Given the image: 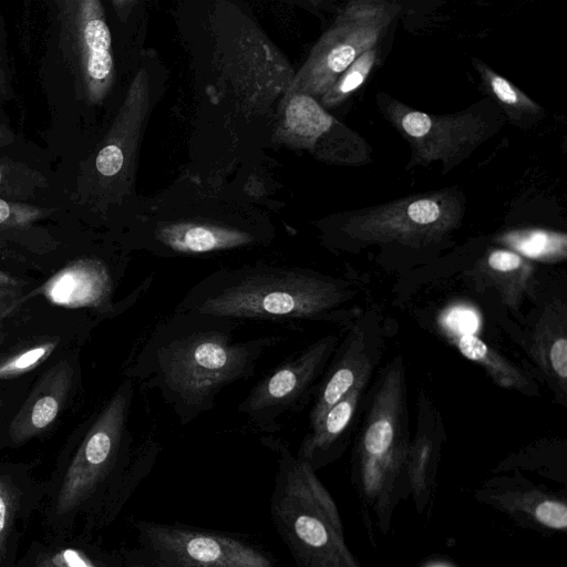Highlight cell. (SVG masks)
<instances>
[{
  "label": "cell",
  "mask_w": 567,
  "mask_h": 567,
  "mask_svg": "<svg viewBox=\"0 0 567 567\" xmlns=\"http://www.w3.org/2000/svg\"><path fill=\"white\" fill-rule=\"evenodd\" d=\"M244 323L227 317L173 311L142 343L125 375L144 390H157L181 425L215 408L228 385L255 373L280 336L237 339Z\"/></svg>",
  "instance_id": "1"
},
{
  "label": "cell",
  "mask_w": 567,
  "mask_h": 567,
  "mask_svg": "<svg viewBox=\"0 0 567 567\" xmlns=\"http://www.w3.org/2000/svg\"><path fill=\"white\" fill-rule=\"evenodd\" d=\"M351 284L313 269L256 262L226 267L194 284L174 311L245 321L344 322L354 298Z\"/></svg>",
  "instance_id": "2"
},
{
  "label": "cell",
  "mask_w": 567,
  "mask_h": 567,
  "mask_svg": "<svg viewBox=\"0 0 567 567\" xmlns=\"http://www.w3.org/2000/svg\"><path fill=\"white\" fill-rule=\"evenodd\" d=\"M133 380L126 378L95 415L58 494L56 512L65 514L114 480L132 494L147 477L161 446L152 437L135 443L130 430Z\"/></svg>",
  "instance_id": "3"
},
{
  "label": "cell",
  "mask_w": 567,
  "mask_h": 567,
  "mask_svg": "<svg viewBox=\"0 0 567 567\" xmlns=\"http://www.w3.org/2000/svg\"><path fill=\"white\" fill-rule=\"evenodd\" d=\"M276 455L270 517L296 567H340V522L331 497L309 464L282 439L264 436Z\"/></svg>",
  "instance_id": "4"
},
{
  "label": "cell",
  "mask_w": 567,
  "mask_h": 567,
  "mask_svg": "<svg viewBox=\"0 0 567 567\" xmlns=\"http://www.w3.org/2000/svg\"><path fill=\"white\" fill-rule=\"evenodd\" d=\"M132 567H281L241 535L176 523L136 520Z\"/></svg>",
  "instance_id": "5"
},
{
  "label": "cell",
  "mask_w": 567,
  "mask_h": 567,
  "mask_svg": "<svg viewBox=\"0 0 567 567\" xmlns=\"http://www.w3.org/2000/svg\"><path fill=\"white\" fill-rule=\"evenodd\" d=\"M375 100L383 116L411 146L408 168L441 161L446 173L502 125L503 114L491 101L454 114L437 115L414 110L385 93H378Z\"/></svg>",
  "instance_id": "6"
},
{
  "label": "cell",
  "mask_w": 567,
  "mask_h": 567,
  "mask_svg": "<svg viewBox=\"0 0 567 567\" xmlns=\"http://www.w3.org/2000/svg\"><path fill=\"white\" fill-rule=\"evenodd\" d=\"M464 214L461 196L441 189L395 199L352 213L341 231L362 244L398 243L422 247L457 228Z\"/></svg>",
  "instance_id": "7"
},
{
  "label": "cell",
  "mask_w": 567,
  "mask_h": 567,
  "mask_svg": "<svg viewBox=\"0 0 567 567\" xmlns=\"http://www.w3.org/2000/svg\"><path fill=\"white\" fill-rule=\"evenodd\" d=\"M400 11L395 2L352 1L311 49L287 93H303L318 100L363 52L377 47Z\"/></svg>",
  "instance_id": "8"
},
{
  "label": "cell",
  "mask_w": 567,
  "mask_h": 567,
  "mask_svg": "<svg viewBox=\"0 0 567 567\" xmlns=\"http://www.w3.org/2000/svg\"><path fill=\"white\" fill-rule=\"evenodd\" d=\"M358 450L367 492H375L409 452L405 367L401 355L380 373L365 408Z\"/></svg>",
  "instance_id": "9"
},
{
  "label": "cell",
  "mask_w": 567,
  "mask_h": 567,
  "mask_svg": "<svg viewBox=\"0 0 567 567\" xmlns=\"http://www.w3.org/2000/svg\"><path fill=\"white\" fill-rule=\"evenodd\" d=\"M338 344V336L327 334L287 358L250 389L238 413L259 432L279 431L282 420L301 411L315 395Z\"/></svg>",
  "instance_id": "10"
},
{
  "label": "cell",
  "mask_w": 567,
  "mask_h": 567,
  "mask_svg": "<svg viewBox=\"0 0 567 567\" xmlns=\"http://www.w3.org/2000/svg\"><path fill=\"white\" fill-rule=\"evenodd\" d=\"M61 40L81 95L101 103L114 83L112 38L99 0L61 3Z\"/></svg>",
  "instance_id": "11"
},
{
  "label": "cell",
  "mask_w": 567,
  "mask_h": 567,
  "mask_svg": "<svg viewBox=\"0 0 567 567\" xmlns=\"http://www.w3.org/2000/svg\"><path fill=\"white\" fill-rule=\"evenodd\" d=\"M382 316L370 308L357 315L332 354L315 392L310 427L361 379L371 378L383 352Z\"/></svg>",
  "instance_id": "12"
},
{
  "label": "cell",
  "mask_w": 567,
  "mask_h": 567,
  "mask_svg": "<svg viewBox=\"0 0 567 567\" xmlns=\"http://www.w3.org/2000/svg\"><path fill=\"white\" fill-rule=\"evenodd\" d=\"M264 233L248 227L206 219L159 223L140 243L159 256L200 257L262 244Z\"/></svg>",
  "instance_id": "13"
},
{
  "label": "cell",
  "mask_w": 567,
  "mask_h": 567,
  "mask_svg": "<svg viewBox=\"0 0 567 567\" xmlns=\"http://www.w3.org/2000/svg\"><path fill=\"white\" fill-rule=\"evenodd\" d=\"M148 103V81L140 72L132 82L121 111L95 156L93 186L97 195L101 192L115 190L126 182Z\"/></svg>",
  "instance_id": "14"
},
{
  "label": "cell",
  "mask_w": 567,
  "mask_h": 567,
  "mask_svg": "<svg viewBox=\"0 0 567 567\" xmlns=\"http://www.w3.org/2000/svg\"><path fill=\"white\" fill-rule=\"evenodd\" d=\"M73 378L69 359H61L42 375L9 426L13 442H24L50 427L71 392Z\"/></svg>",
  "instance_id": "15"
},
{
  "label": "cell",
  "mask_w": 567,
  "mask_h": 567,
  "mask_svg": "<svg viewBox=\"0 0 567 567\" xmlns=\"http://www.w3.org/2000/svg\"><path fill=\"white\" fill-rule=\"evenodd\" d=\"M280 111L276 130L278 141L295 148L315 152L320 141L326 137L320 156L346 128V125L330 115L318 100L303 93H286Z\"/></svg>",
  "instance_id": "16"
},
{
  "label": "cell",
  "mask_w": 567,
  "mask_h": 567,
  "mask_svg": "<svg viewBox=\"0 0 567 567\" xmlns=\"http://www.w3.org/2000/svg\"><path fill=\"white\" fill-rule=\"evenodd\" d=\"M370 379H361L303 437L296 456L313 471L338 454L358 424L360 404Z\"/></svg>",
  "instance_id": "17"
},
{
  "label": "cell",
  "mask_w": 567,
  "mask_h": 567,
  "mask_svg": "<svg viewBox=\"0 0 567 567\" xmlns=\"http://www.w3.org/2000/svg\"><path fill=\"white\" fill-rule=\"evenodd\" d=\"M447 339L468 360L481 365L498 386L525 394H536L537 390L527 375L495 349L468 330L463 316H447L442 322Z\"/></svg>",
  "instance_id": "18"
},
{
  "label": "cell",
  "mask_w": 567,
  "mask_h": 567,
  "mask_svg": "<svg viewBox=\"0 0 567 567\" xmlns=\"http://www.w3.org/2000/svg\"><path fill=\"white\" fill-rule=\"evenodd\" d=\"M566 333V306L559 302L548 305L537 322L530 349L534 360L561 395L567 391Z\"/></svg>",
  "instance_id": "19"
},
{
  "label": "cell",
  "mask_w": 567,
  "mask_h": 567,
  "mask_svg": "<svg viewBox=\"0 0 567 567\" xmlns=\"http://www.w3.org/2000/svg\"><path fill=\"white\" fill-rule=\"evenodd\" d=\"M476 279L494 287L508 308L516 310L530 291L535 268L530 260L506 249L489 250L474 269Z\"/></svg>",
  "instance_id": "20"
},
{
  "label": "cell",
  "mask_w": 567,
  "mask_h": 567,
  "mask_svg": "<svg viewBox=\"0 0 567 567\" xmlns=\"http://www.w3.org/2000/svg\"><path fill=\"white\" fill-rule=\"evenodd\" d=\"M472 63L487 95L513 125L529 127L543 117V107L506 78L480 59L473 58Z\"/></svg>",
  "instance_id": "21"
},
{
  "label": "cell",
  "mask_w": 567,
  "mask_h": 567,
  "mask_svg": "<svg viewBox=\"0 0 567 567\" xmlns=\"http://www.w3.org/2000/svg\"><path fill=\"white\" fill-rule=\"evenodd\" d=\"M496 240L530 261L558 262L567 257V235L560 231L513 229L498 235Z\"/></svg>",
  "instance_id": "22"
},
{
  "label": "cell",
  "mask_w": 567,
  "mask_h": 567,
  "mask_svg": "<svg viewBox=\"0 0 567 567\" xmlns=\"http://www.w3.org/2000/svg\"><path fill=\"white\" fill-rule=\"evenodd\" d=\"M61 344L59 336H41L21 341L0 352V381L39 368Z\"/></svg>",
  "instance_id": "23"
},
{
  "label": "cell",
  "mask_w": 567,
  "mask_h": 567,
  "mask_svg": "<svg viewBox=\"0 0 567 567\" xmlns=\"http://www.w3.org/2000/svg\"><path fill=\"white\" fill-rule=\"evenodd\" d=\"M48 186L47 177L25 163L0 158V198L28 203Z\"/></svg>",
  "instance_id": "24"
},
{
  "label": "cell",
  "mask_w": 567,
  "mask_h": 567,
  "mask_svg": "<svg viewBox=\"0 0 567 567\" xmlns=\"http://www.w3.org/2000/svg\"><path fill=\"white\" fill-rule=\"evenodd\" d=\"M378 60L377 48L360 54L319 99L323 109H333L348 100L367 81Z\"/></svg>",
  "instance_id": "25"
},
{
  "label": "cell",
  "mask_w": 567,
  "mask_h": 567,
  "mask_svg": "<svg viewBox=\"0 0 567 567\" xmlns=\"http://www.w3.org/2000/svg\"><path fill=\"white\" fill-rule=\"evenodd\" d=\"M19 492L11 478L0 475V564L3 561L16 511Z\"/></svg>",
  "instance_id": "26"
},
{
  "label": "cell",
  "mask_w": 567,
  "mask_h": 567,
  "mask_svg": "<svg viewBox=\"0 0 567 567\" xmlns=\"http://www.w3.org/2000/svg\"><path fill=\"white\" fill-rule=\"evenodd\" d=\"M49 214V210L28 203L11 202L0 198V226H27Z\"/></svg>",
  "instance_id": "27"
},
{
  "label": "cell",
  "mask_w": 567,
  "mask_h": 567,
  "mask_svg": "<svg viewBox=\"0 0 567 567\" xmlns=\"http://www.w3.org/2000/svg\"><path fill=\"white\" fill-rule=\"evenodd\" d=\"M535 518L542 525L553 529H566L567 508L561 502L546 499L535 507Z\"/></svg>",
  "instance_id": "28"
},
{
  "label": "cell",
  "mask_w": 567,
  "mask_h": 567,
  "mask_svg": "<svg viewBox=\"0 0 567 567\" xmlns=\"http://www.w3.org/2000/svg\"><path fill=\"white\" fill-rule=\"evenodd\" d=\"M51 560L55 567H103L94 563L82 551L73 548H65L56 551L52 556Z\"/></svg>",
  "instance_id": "29"
},
{
  "label": "cell",
  "mask_w": 567,
  "mask_h": 567,
  "mask_svg": "<svg viewBox=\"0 0 567 567\" xmlns=\"http://www.w3.org/2000/svg\"><path fill=\"white\" fill-rule=\"evenodd\" d=\"M21 300V290H0V321L16 310Z\"/></svg>",
  "instance_id": "30"
},
{
  "label": "cell",
  "mask_w": 567,
  "mask_h": 567,
  "mask_svg": "<svg viewBox=\"0 0 567 567\" xmlns=\"http://www.w3.org/2000/svg\"><path fill=\"white\" fill-rule=\"evenodd\" d=\"M12 96L11 74L9 65L0 53V101Z\"/></svg>",
  "instance_id": "31"
},
{
  "label": "cell",
  "mask_w": 567,
  "mask_h": 567,
  "mask_svg": "<svg viewBox=\"0 0 567 567\" xmlns=\"http://www.w3.org/2000/svg\"><path fill=\"white\" fill-rule=\"evenodd\" d=\"M16 136L12 130L0 120V148H3L13 143Z\"/></svg>",
  "instance_id": "32"
},
{
  "label": "cell",
  "mask_w": 567,
  "mask_h": 567,
  "mask_svg": "<svg viewBox=\"0 0 567 567\" xmlns=\"http://www.w3.org/2000/svg\"><path fill=\"white\" fill-rule=\"evenodd\" d=\"M0 290H21L20 282L16 278L0 271Z\"/></svg>",
  "instance_id": "33"
},
{
  "label": "cell",
  "mask_w": 567,
  "mask_h": 567,
  "mask_svg": "<svg viewBox=\"0 0 567 567\" xmlns=\"http://www.w3.org/2000/svg\"><path fill=\"white\" fill-rule=\"evenodd\" d=\"M38 567H55L51 558L44 556L39 560Z\"/></svg>",
  "instance_id": "34"
},
{
  "label": "cell",
  "mask_w": 567,
  "mask_h": 567,
  "mask_svg": "<svg viewBox=\"0 0 567 567\" xmlns=\"http://www.w3.org/2000/svg\"><path fill=\"white\" fill-rule=\"evenodd\" d=\"M4 321H0V344L4 341L7 332L4 330Z\"/></svg>",
  "instance_id": "35"
},
{
  "label": "cell",
  "mask_w": 567,
  "mask_h": 567,
  "mask_svg": "<svg viewBox=\"0 0 567 567\" xmlns=\"http://www.w3.org/2000/svg\"><path fill=\"white\" fill-rule=\"evenodd\" d=\"M430 567H447L445 565H433V566H430Z\"/></svg>",
  "instance_id": "36"
}]
</instances>
